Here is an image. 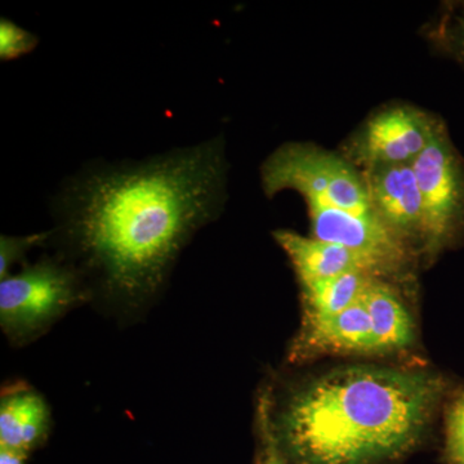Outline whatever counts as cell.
Here are the masks:
<instances>
[{
    "mask_svg": "<svg viewBox=\"0 0 464 464\" xmlns=\"http://www.w3.org/2000/svg\"><path fill=\"white\" fill-rule=\"evenodd\" d=\"M25 458L24 454L0 449V464H25Z\"/></svg>",
    "mask_w": 464,
    "mask_h": 464,
    "instance_id": "19",
    "label": "cell"
},
{
    "mask_svg": "<svg viewBox=\"0 0 464 464\" xmlns=\"http://www.w3.org/2000/svg\"><path fill=\"white\" fill-rule=\"evenodd\" d=\"M48 239V231L26 237H0V280L12 275V267L23 264L30 250L36 246H44Z\"/></svg>",
    "mask_w": 464,
    "mask_h": 464,
    "instance_id": "16",
    "label": "cell"
},
{
    "mask_svg": "<svg viewBox=\"0 0 464 464\" xmlns=\"http://www.w3.org/2000/svg\"><path fill=\"white\" fill-rule=\"evenodd\" d=\"M380 353L401 350L414 341V323L404 304L386 284L372 277L362 295Z\"/></svg>",
    "mask_w": 464,
    "mask_h": 464,
    "instance_id": "12",
    "label": "cell"
},
{
    "mask_svg": "<svg viewBox=\"0 0 464 464\" xmlns=\"http://www.w3.org/2000/svg\"><path fill=\"white\" fill-rule=\"evenodd\" d=\"M440 124V119L411 106L381 110L351 142V158L364 169L413 164L432 141Z\"/></svg>",
    "mask_w": 464,
    "mask_h": 464,
    "instance_id": "6",
    "label": "cell"
},
{
    "mask_svg": "<svg viewBox=\"0 0 464 464\" xmlns=\"http://www.w3.org/2000/svg\"><path fill=\"white\" fill-rule=\"evenodd\" d=\"M83 304H91V297L81 276L53 255L0 280V326L14 344L41 337Z\"/></svg>",
    "mask_w": 464,
    "mask_h": 464,
    "instance_id": "3",
    "label": "cell"
},
{
    "mask_svg": "<svg viewBox=\"0 0 464 464\" xmlns=\"http://www.w3.org/2000/svg\"><path fill=\"white\" fill-rule=\"evenodd\" d=\"M38 43L35 34L27 32L7 17L0 18V60L3 63L32 53Z\"/></svg>",
    "mask_w": 464,
    "mask_h": 464,
    "instance_id": "15",
    "label": "cell"
},
{
    "mask_svg": "<svg viewBox=\"0 0 464 464\" xmlns=\"http://www.w3.org/2000/svg\"><path fill=\"white\" fill-rule=\"evenodd\" d=\"M445 460L448 464H464V390L459 391L448 406Z\"/></svg>",
    "mask_w": 464,
    "mask_h": 464,
    "instance_id": "14",
    "label": "cell"
},
{
    "mask_svg": "<svg viewBox=\"0 0 464 464\" xmlns=\"http://www.w3.org/2000/svg\"><path fill=\"white\" fill-rule=\"evenodd\" d=\"M306 204L313 237L351 250L364 262L372 276L401 268L406 257L404 243L380 217L355 215L317 201Z\"/></svg>",
    "mask_w": 464,
    "mask_h": 464,
    "instance_id": "7",
    "label": "cell"
},
{
    "mask_svg": "<svg viewBox=\"0 0 464 464\" xmlns=\"http://www.w3.org/2000/svg\"><path fill=\"white\" fill-rule=\"evenodd\" d=\"M227 174L222 134L141 160L87 161L51 195L44 246L74 268L91 304L140 315L192 237L224 212Z\"/></svg>",
    "mask_w": 464,
    "mask_h": 464,
    "instance_id": "1",
    "label": "cell"
},
{
    "mask_svg": "<svg viewBox=\"0 0 464 464\" xmlns=\"http://www.w3.org/2000/svg\"><path fill=\"white\" fill-rule=\"evenodd\" d=\"M447 383L430 372L350 366L308 382L273 420L299 464H381L420 442Z\"/></svg>",
    "mask_w": 464,
    "mask_h": 464,
    "instance_id": "2",
    "label": "cell"
},
{
    "mask_svg": "<svg viewBox=\"0 0 464 464\" xmlns=\"http://www.w3.org/2000/svg\"><path fill=\"white\" fill-rule=\"evenodd\" d=\"M51 411L30 387L5 391L0 400V449L26 456L47 436Z\"/></svg>",
    "mask_w": 464,
    "mask_h": 464,
    "instance_id": "10",
    "label": "cell"
},
{
    "mask_svg": "<svg viewBox=\"0 0 464 464\" xmlns=\"http://www.w3.org/2000/svg\"><path fill=\"white\" fill-rule=\"evenodd\" d=\"M297 350L311 353H380L362 299L335 315L308 320Z\"/></svg>",
    "mask_w": 464,
    "mask_h": 464,
    "instance_id": "9",
    "label": "cell"
},
{
    "mask_svg": "<svg viewBox=\"0 0 464 464\" xmlns=\"http://www.w3.org/2000/svg\"><path fill=\"white\" fill-rule=\"evenodd\" d=\"M261 183L267 198L295 190L306 201L375 215L362 173L347 159L310 143L288 142L275 150L262 164Z\"/></svg>",
    "mask_w": 464,
    "mask_h": 464,
    "instance_id": "4",
    "label": "cell"
},
{
    "mask_svg": "<svg viewBox=\"0 0 464 464\" xmlns=\"http://www.w3.org/2000/svg\"><path fill=\"white\" fill-rule=\"evenodd\" d=\"M372 277L356 271L301 282L308 320L335 315L357 304Z\"/></svg>",
    "mask_w": 464,
    "mask_h": 464,
    "instance_id": "13",
    "label": "cell"
},
{
    "mask_svg": "<svg viewBox=\"0 0 464 464\" xmlns=\"http://www.w3.org/2000/svg\"><path fill=\"white\" fill-rule=\"evenodd\" d=\"M448 35L451 47H454L460 57H464V3L458 7L454 14L451 25L449 26Z\"/></svg>",
    "mask_w": 464,
    "mask_h": 464,
    "instance_id": "18",
    "label": "cell"
},
{
    "mask_svg": "<svg viewBox=\"0 0 464 464\" xmlns=\"http://www.w3.org/2000/svg\"><path fill=\"white\" fill-rule=\"evenodd\" d=\"M274 239L288 256L299 282L356 271L371 275L362 259L337 244L304 237L288 230L275 231Z\"/></svg>",
    "mask_w": 464,
    "mask_h": 464,
    "instance_id": "11",
    "label": "cell"
},
{
    "mask_svg": "<svg viewBox=\"0 0 464 464\" xmlns=\"http://www.w3.org/2000/svg\"><path fill=\"white\" fill-rule=\"evenodd\" d=\"M411 167L422 201L423 249L433 259L464 232V163L442 121Z\"/></svg>",
    "mask_w": 464,
    "mask_h": 464,
    "instance_id": "5",
    "label": "cell"
},
{
    "mask_svg": "<svg viewBox=\"0 0 464 464\" xmlns=\"http://www.w3.org/2000/svg\"><path fill=\"white\" fill-rule=\"evenodd\" d=\"M375 215L401 239L422 234V201L411 164L369 168L362 172Z\"/></svg>",
    "mask_w": 464,
    "mask_h": 464,
    "instance_id": "8",
    "label": "cell"
},
{
    "mask_svg": "<svg viewBox=\"0 0 464 464\" xmlns=\"http://www.w3.org/2000/svg\"><path fill=\"white\" fill-rule=\"evenodd\" d=\"M270 396L265 393L259 400L258 406V422L261 429L262 438L266 444L265 458L262 464H289L280 454L276 445V438H275L273 427V414H271Z\"/></svg>",
    "mask_w": 464,
    "mask_h": 464,
    "instance_id": "17",
    "label": "cell"
}]
</instances>
